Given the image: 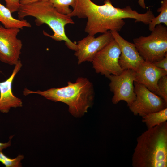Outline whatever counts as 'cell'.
<instances>
[{
	"mask_svg": "<svg viewBox=\"0 0 167 167\" xmlns=\"http://www.w3.org/2000/svg\"><path fill=\"white\" fill-rule=\"evenodd\" d=\"M68 15L71 17L87 18L85 31L94 36L109 31H120L125 24L124 19H134L135 22L148 25L155 17L150 9L144 13H140L129 6L115 7L110 0H105L104 4L101 5L91 0H77L75 7Z\"/></svg>",
	"mask_w": 167,
	"mask_h": 167,
	"instance_id": "1",
	"label": "cell"
},
{
	"mask_svg": "<svg viewBox=\"0 0 167 167\" xmlns=\"http://www.w3.org/2000/svg\"><path fill=\"white\" fill-rule=\"evenodd\" d=\"M23 95H39L54 102H61L67 104L69 112L73 116L81 117L87 112L92 105L94 97L92 83L86 78L79 77L75 82H67V85L60 88H52L45 91H32L24 89Z\"/></svg>",
	"mask_w": 167,
	"mask_h": 167,
	"instance_id": "2",
	"label": "cell"
},
{
	"mask_svg": "<svg viewBox=\"0 0 167 167\" xmlns=\"http://www.w3.org/2000/svg\"><path fill=\"white\" fill-rule=\"evenodd\" d=\"M132 158L133 167H167V122L138 136Z\"/></svg>",
	"mask_w": 167,
	"mask_h": 167,
	"instance_id": "3",
	"label": "cell"
},
{
	"mask_svg": "<svg viewBox=\"0 0 167 167\" xmlns=\"http://www.w3.org/2000/svg\"><path fill=\"white\" fill-rule=\"evenodd\" d=\"M17 12L19 19L32 16L36 18L35 22L37 25L47 24L54 34L51 35L43 31L45 36L57 41H64L69 49L75 51L77 50V44L67 37L65 30L66 25L74 24V21L68 15L59 12L49 0H40L28 4H20Z\"/></svg>",
	"mask_w": 167,
	"mask_h": 167,
	"instance_id": "4",
	"label": "cell"
},
{
	"mask_svg": "<svg viewBox=\"0 0 167 167\" xmlns=\"http://www.w3.org/2000/svg\"><path fill=\"white\" fill-rule=\"evenodd\" d=\"M139 53L144 60L151 63L167 55V27L161 24L156 26L148 36L133 39Z\"/></svg>",
	"mask_w": 167,
	"mask_h": 167,
	"instance_id": "5",
	"label": "cell"
},
{
	"mask_svg": "<svg viewBox=\"0 0 167 167\" xmlns=\"http://www.w3.org/2000/svg\"><path fill=\"white\" fill-rule=\"evenodd\" d=\"M120 54L119 46L113 39L98 51L93 59L92 67L95 72L107 78L111 75L121 74L123 70L119 63Z\"/></svg>",
	"mask_w": 167,
	"mask_h": 167,
	"instance_id": "6",
	"label": "cell"
},
{
	"mask_svg": "<svg viewBox=\"0 0 167 167\" xmlns=\"http://www.w3.org/2000/svg\"><path fill=\"white\" fill-rule=\"evenodd\" d=\"M134 85L136 98L128 107L135 115L143 117L167 108V102L161 97L135 81Z\"/></svg>",
	"mask_w": 167,
	"mask_h": 167,
	"instance_id": "7",
	"label": "cell"
},
{
	"mask_svg": "<svg viewBox=\"0 0 167 167\" xmlns=\"http://www.w3.org/2000/svg\"><path fill=\"white\" fill-rule=\"evenodd\" d=\"M108 78L110 80V90L113 94L112 103L116 104L123 101L129 106L136 98L134 85L135 71L131 69L124 70L120 74L111 75Z\"/></svg>",
	"mask_w": 167,
	"mask_h": 167,
	"instance_id": "8",
	"label": "cell"
},
{
	"mask_svg": "<svg viewBox=\"0 0 167 167\" xmlns=\"http://www.w3.org/2000/svg\"><path fill=\"white\" fill-rule=\"evenodd\" d=\"M20 29L6 28L0 25V61L15 65L19 60L23 44L17 35Z\"/></svg>",
	"mask_w": 167,
	"mask_h": 167,
	"instance_id": "9",
	"label": "cell"
},
{
	"mask_svg": "<svg viewBox=\"0 0 167 167\" xmlns=\"http://www.w3.org/2000/svg\"><path fill=\"white\" fill-rule=\"evenodd\" d=\"M114 39L110 31L97 37L88 35L77 42L74 55L80 65L85 62H92L96 53Z\"/></svg>",
	"mask_w": 167,
	"mask_h": 167,
	"instance_id": "10",
	"label": "cell"
},
{
	"mask_svg": "<svg viewBox=\"0 0 167 167\" xmlns=\"http://www.w3.org/2000/svg\"><path fill=\"white\" fill-rule=\"evenodd\" d=\"M110 31L120 48L119 63L121 68L123 70L131 69L136 71L145 60L139 53L135 44L124 39L118 32Z\"/></svg>",
	"mask_w": 167,
	"mask_h": 167,
	"instance_id": "11",
	"label": "cell"
},
{
	"mask_svg": "<svg viewBox=\"0 0 167 167\" xmlns=\"http://www.w3.org/2000/svg\"><path fill=\"white\" fill-rule=\"evenodd\" d=\"M15 66L10 76L6 80L0 82V112L3 113H8L11 108L23 106L22 100L15 96L12 91L13 81L22 64L19 60Z\"/></svg>",
	"mask_w": 167,
	"mask_h": 167,
	"instance_id": "12",
	"label": "cell"
},
{
	"mask_svg": "<svg viewBox=\"0 0 167 167\" xmlns=\"http://www.w3.org/2000/svg\"><path fill=\"white\" fill-rule=\"evenodd\" d=\"M167 75V72L153 64L145 61L135 71V81L158 95L157 83L161 77Z\"/></svg>",
	"mask_w": 167,
	"mask_h": 167,
	"instance_id": "13",
	"label": "cell"
},
{
	"mask_svg": "<svg viewBox=\"0 0 167 167\" xmlns=\"http://www.w3.org/2000/svg\"><path fill=\"white\" fill-rule=\"evenodd\" d=\"M10 11L0 2V22L6 28H17L22 29L30 27V23L25 19H16L12 15Z\"/></svg>",
	"mask_w": 167,
	"mask_h": 167,
	"instance_id": "14",
	"label": "cell"
},
{
	"mask_svg": "<svg viewBox=\"0 0 167 167\" xmlns=\"http://www.w3.org/2000/svg\"><path fill=\"white\" fill-rule=\"evenodd\" d=\"M142 121L149 129L166 121L167 108L160 111L151 113L142 117Z\"/></svg>",
	"mask_w": 167,
	"mask_h": 167,
	"instance_id": "15",
	"label": "cell"
},
{
	"mask_svg": "<svg viewBox=\"0 0 167 167\" xmlns=\"http://www.w3.org/2000/svg\"><path fill=\"white\" fill-rule=\"evenodd\" d=\"M161 3V6L157 11L160 13L157 16L155 17L148 24V29L151 32L156 26L161 23L167 26V0H162Z\"/></svg>",
	"mask_w": 167,
	"mask_h": 167,
	"instance_id": "16",
	"label": "cell"
},
{
	"mask_svg": "<svg viewBox=\"0 0 167 167\" xmlns=\"http://www.w3.org/2000/svg\"><path fill=\"white\" fill-rule=\"evenodd\" d=\"M53 6L60 13L68 15L72 11L70 8L75 7L77 0H49Z\"/></svg>",
	"mask_w": 167,
	"mask_h": 167,
	"instance_id": "17",
	"label": "cell"
},
{
	"mask_svg": "<svg viewBox=\"0 0 167 167\" xmlns=\"http://www.w3.org/2000/svg\"><path fill=\"white\" fill-rule=\"evenodd\" d=\"M24 156L19 155L16 158H10L0 151V162L6 167H21L22 166L21 161L24 159Z\"/></svg>",
	"mask_w": 167,
	"mask_h": 167,
	"instance_id": "18",
	"label": "cell"
},
{
	"mask_svg": "<svg viewBox=\"0 0 167 167\" xmlns=\"http://www.w3.org/2000/svg\"><path fill=\"white\" fill-rule=\"evenodd\" d=\"M158 95L167 102V75L161 77L157 83Z\"/></svg>",
	"mask_w": 167,
	"mask_h": 167,
	"instance_id": "19",
	"label": "cell"
},
{
	"mask_svg": "<svg viewBox=\"0 0 167 167\" xmlns=\"http://www.w3.org/2000/svg\"><path fill=\"white\" fill-rule=\"evenodd\" d=\"M6 3V7L11 13L17 11L20 5V0H4Z\"/></svg>",
	"mask_w": 167,
	"mask_h": 167,
	"instance_id": "20",
	"label": "cell"
},
{
	"mask_svg": "<svg viewBox=\"0 0 167 167\" xmlns=\"http://www.w3.org/2000/svg\"><path fill=\"white\" fill-rule=\"evenodd\" d=\"M152 63L156 67L167 72V55L162 59Z\"/></svg>",
	"mask_w": 167,
	"mask_h": 167,
	"instance_id": "21",
	"label": "cell"
},
{
	"mask_svg": "<svg viewBox=\"0 0 167 167\" xmlns=\"http://www.w3.org/2000/svg\"><path fill=\"white\" fill-rule=\"evenodd\" d=\"M13 137V136H10L9 140L7 142L5 143L0 142V151H2L3 149L6 148L11 145V139Z\"/></svg>",
	"mask_w": 167,
	"mask_h": 167,
	"instance_id": "22",
	"label": "cell"
},
{
	"mask_svg": "<svg viewBox=\"0 0 167 167\" xmlns=\"http://www.w3.org/2000/svg\"><path fill=\"white\" fill-rule=\"evenodd\" d=\"M40 0H20V2L21 5H27L36 2Z\"/></svg>",
	"mask_w": 167,
	"mask_h": 167,
	"instance_id": "23",
	"label": "cell"
},
{
	"mask_svg": "<svg viewBox=\"0 0 167 167\" xmlns=\"http://www.w3.org/2000/svg\"><path fill=\"white\" fill-rule=\"evenodd\" d=\"M138 3L142 8L145 9L146 8L144 0H138Z\"/></svg>",
	"mask_w": 167,
	"mask_h": 167,
	"instance_id": "24",
	"label": "cell"
},
{
	"mask_svg": "<svg viewBox=\"0 0 167 167\" xmlns=\"http://www.w3.org/2000/svg\"></svg>",
	"mask_w": 167,
	"mask_h": 167,
	"instance_id": "25",
	"label": "cell"
}]
</instances>
